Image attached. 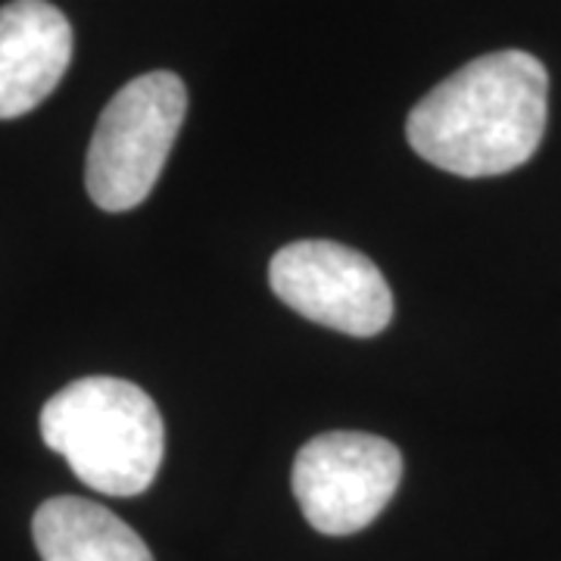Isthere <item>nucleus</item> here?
I'll use <instances>...</instances> for the list:
<instances>
[{
	"label": "nucleus",
	"instance_id": "obj_1",
	"mask_svg": "<svg viewBox=\"0 0 561 561\" xmlns=\"http://www.w3.org/2000/svg\"><path fill=\"white\" fill-rule=\"evenodd\" d=\"M546 119V66L527 50H496L424 94L405 119V138L421 160L449 175L490 179L537 153Z\"/></svg>",
	"mask_w": 561,
	"mask_h": 561
},
{
	"label": "nucleus",
	"instance_id": "obj_2",
	"mask_svg": "<svg viewBox=\"0 0 561 561\" xmlns=\"http://www.w3.org/2000/svg\"><path fill=\"white\" fill-rule=\"evenodd\" d=\"M41 437L103 496H138L157 481L165 427L157 402L122 378H81L41 409Z\"/></svg>",
	"mask_w": 561,
	"mask_h": 561
},
{
	"label": "nucleus",
	"instance_id": "obj_3",
	"mask_svg": "<svg viewBox=\"0 0 561 561\" xmlns=\"http://www.w3.org/2000/svg\"><path fill=\"white\" fill-rule=\"evenodd\" d=\"M187 113V88L175 72L131 79L98 119L84 162L91 201L128 213L150 197Z\"/></svg>",
	"mask_w": 561,
	"mask_h": 561
},
{
	"label": "nucleus",
	"instance_id": "obj_4",
	"mask_svg": "<svg viewBox=\"0 0 561 561\" xmlns=\"http://www.w3.org/2000/svg\"><path fill=\"white\" fill-rule=\"evenodd\" d=\"M400 449L362 431H331L302 446L294 459V496L302 518L324 537L359 534L397 496Z\"/></svg>",
	"mask_w": 561,
	"mask_h": 561
},
{
	"label": "nucleus",
	"instance_id": "obj_5",
	"mask_svg": "<svg viewBox=\"0 0 561 561\" xmlns=\"http://www.w3.org/2000/svg\"><path fill=\"white\" fill-rule=\"evenodd\" d=\"M268 284L302 319L350 337H375L393 319V294L381 268L343 243L280 247L268 265Z\"/></svg>",
	"mask_w": 561,
	"mask_h": 561
},
{
	"label": "nucleus",
	"instance_id": "obj_6",
	"mask_svg": "<svg viewBox=\"0 0 561 561\" xmlns=\"http://www.w3.org/2000/svg\"><path fill=\"white\" fill-rule=\"evenodd\" d=\"M72 62V25L47 0L0 7V119L44 103Z\"/></svg>",
	"mask_w": 561,
	"mask_h": 561
},
{
	"label": "nucleus",
	"instance_id": "obj_7",
	"mask_svg": "<svg viewBox=\"0 0 561 561\" xmlns=\"http://www.w3.org/2000/svg\"><path fill=\"white\" fill-rule=\"evenodd\" d=\"M41 561H153L147 542L101 502L54 496L32 518Z\"/></svg>",
	"mask_w": 561,
	"mask_h": 561
}]
</instances>
